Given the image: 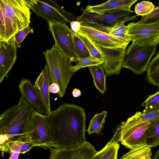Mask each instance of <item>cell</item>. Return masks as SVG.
I'll return each instance as SVG.
<instances>
[{"label": "cell", "instance_id": "7402d4cb", "mask_svg": "<svg viewBox=\"0 0 159 159\" xmlns=\"http://www.w3.org/2000/svg\"><path fill=\"white\" fill-rule=\"evenodd\" d=\"M146 78L150 84L159 87V51L147 69Z\"/></svg>", "mask_w": 159, "mask_h": 159}, {"label": "cell", "instance_id": "ab89813d", "mask_svg": "<svg viewBox=\"0 0 159 159\" xmlns=\"http://www.w3.org/2000/svg\"><path fill=\"white\" fill-rule=\"evenodd\" d=\"M152 159H159V150L157 151L154 157Z\"/></svg>", "mask_w": 159, "mask_h": 159}, {"label": "cell", "instance_id": "8d00e7d4", "mask_svg": "<svg viewBox=\"0 0 159 159\" xmlns=\"http://www.w3.org/2000/svg\"><path fill=\"white\" fill-rule=\"evenodd\" d=\"M71 30L75 33L78 32L80 30L81 23L78 21H73L70 23Z\"/></svg>", "mask_w": 159, "mask_h": 159}, {"label": "cell", "instance_id": "8fae6325", "mask_svg": "<svg viewBox=\"0 0 159 159\" xmlns=\"http://www.w3.org/2000/svg\"><path fill=\"white\" fill-rule=\"evenodd\" d=\"M94 45L102 57L104 62L102 65L106 75L108 76L119 75L126 53V48H108Z\"/></svg>", "mask_w": 159, "mask_h": 159}, {"label": "cell", "instance_id": "603a6c76", "mask_svg": "<svg viewBox=\"0 0 159 159\" xmlns=\"http://www.w3.org/2000/svg\"><path fill=\"white\" fill-rule=\"evenodd\" d=\"M120 145L110 142L100 151L98 152L91 159H117Z\"/></svg>", "mask_w": 159, "mask_h": 159}, {"label": "cell", "instance_id": "277c9868", "mask_svg": "<svg viewBox=\"0 0 159 159\" xmlns=\"http://www.w3.org/2000/svg\"><path fill=\"white\" fill-rule=\"evenodd\" d=\"M46 61L51 83H56L59 88L57 93L62 98L70 79L74 75L73 67L70 59L55 44L50 49L43 52Z\"/></svg>", "mask_w": 159, "mask_h": 159}, {"label": "cell", "instance_id": "e575fe53", "mask_svg": "<svg viewBox=\"0 0 159 159\" xmlns=\"http://www.w3.org/2000/svg\"><path fill=\"white\" fill-rule=\"evenodd\" d=\"M124 121H122L121 123L118 125L116 127V130L114 133V135L110 141L112 143H118L119 142L121 141L122 133V127Z\"/></svg>", "mask_w": 159, "mask_h": 159}, {"label": "cell", "instance_id": "52a82bcc", "mask_svg": "<svg viewBox=\"0 0 159 159\" xmlns=\"http://www.w3.org/2000/svg\"><path fill=\"white\" fill-rule=\"evenodd\" d=\"M34 147H52L53 139L45 115L36 111L32 122L25 136Z\"/></svg>", "mask_w": 159, "mask_h": 159}, {"label": "cell", "instance_id": "ffe728a7", "mask_svg": "<svg viewBox=\"0 0 159 159\" xmlns=\"http://www.w3.org/2000/svg\"><path fill=\"white\" fill-rule=\"evenodd\" d=\"M92 74L94 84L97 89L102 94L107 90L106 84V75L102 64L90 66L88 67Z\"/></svg>", "mask_w": 159, "mask_h": 159}, {"label": "cell", "instance_id": "f546056e", "mask_svg": "<svg viewBox=\"0 0 159 159\" xmlns=\"http://www.w3.org/2000/svg\"><path fill=\"white\" fill-rule=\"evenodd\" d=\"M154 8L155 5L152 2L148 1H143L138 3L134 9L135 12L137 16H143L151 13Z\"/></svg>", "mask_w": 159, "mask_h": 159}, {"label": "cell", "instance_id": "f1b7e54d", "mask_svg": "<svg viewBox=\"0 0 159 159\" xmlns=\"http://www.w3.org/2000/svg\"><path fill=\"white\" fill-rule=\"evenodd\" d=\"M75 34L84 43L89 51L91 56L104 62L100 52L89 39L85 35L81 33L78 32Z\"/></svg>", "mask_w": 159, "mask_h": 159}, {"label": "cell", "instance_id": "f35d334b", "mask_svg": "<svg viewBox=\"0 0 159 159\" xmlns=\"http://www.w3.org/2000/svg\"><path fill=\"white\" fill-rule=\"evenodd\" d=\"M72 95L75 98L79 97L81 95V91L77 89H75L72 92Z\"/></svg>", "mask_w": 159, "mask_h": 159}, {"label": "cell", "instance_id": "4316f807", "mask_svg": "<svg viewBox=\"0 0 159 159\" xmlns=\"http://www.w3.org/2000/svg\"><path fill=\"white\" fill-rule=\"evenodd\" d=\"M72 39L75 51L78 58H85L91 56L84 43L74 32L72 34Z\"/></svg>", "mask_w": 159, "mask_h": 159}, {"label": "cell", "instance_id": "d6a6232c", "mask_svg": "<svg viewBox=\"0 0 159 159\" xmlns=\"http://www.w3.org/2000/svg\"><path fill=\"white\" fill-rule=\"evenodd\" d=\"M24 140V139L20 138L11 142L9 147V159H18L20 154V148Z\"/></svg>", "mask_w": 159, "mask_h": 159}, {"label": "cell", "instance_id": "2e32d148", "mask_svg": "<svg viewBox=\"0 0 159 159\" xmlns=\"http://www.w3.org/2000/svg\"><path fill=\"white\" fill-rule=\"evenodd\" d=\"M18 87L21 96L30 103L36 111L45 115L49 113L43 104L37 89L32 84L29 79L22 78Z\"/></svg>", "mask_w": 159, "mask_h": 159}, {"label": "cell", "instance_id": "1f68e13d", "mask_svg": "<svg viewBox=\"0 0 159 159\" xmlns=\"http://www.w3.org/2000/svg\"><path fill=\"white\" fill-rule=\"evenodd\" d=\"M153 23H159V5L155 7L153 11L148 15L142 16L137 24H146Z\"/></svg>", "mask_w": 159, "mask_h": 159}, {"label": "cell", "instance_id": "30bf717a", "mask_svg": "<svg viewBox=\"0 0 159 159\" xmlns=\"http://www.w3.org/2000/svg\"><path fill=\"white\" fill-rule=\"evenodd\" d=\"M49 30L55 41V44L71 62L78 63V58L75 53L73 43V31L66 23L48 22Z\"/></svg>", "mask_w": 159, "mask_h": 159}, {"label": "cell", "instance_id": "ac0fdd59", "mask_svg": "<svg viewBox=\"0 0 159 159\" xmlns=\"http://www.w3.org/2000/svg\"><path fill=\"white\" fill-rule=\"evenodd\" d=\"M50 84L48 69L46 64L37 79L34 85L37 89L41 98L49 113L52 111L50 100Z\"/></svg>", "mask_w": 159, "mask_h": 159}, {"label": "cell", "instance_id": "d6986e66", "mask_svg": "<svg viewBox=\"0 0 159 159\" xmlns=\"http://www.w3.org/2000/svg\"><path fill=\"white\" fill-rule=\"evenodd\" d=\"M93 26L97 29L112 35L127 44L130 41L126 34L127 27L124 22H118L111 26L98 25Z\"/></svg>", "mask_w": 159, "mask_h": 159}, {"label": "cell", "instance_id": "9a60e30c", "mask_svg": "<svg viewBox=\"0 0 159 159\" xmlns=\"http://www.w3.org/2000/svg\"><path fill=\"white\" fill-rule=\"evenodd\" d=\"M17 48L15 35L7 41H0V83L3 81L16 62Z\"/></svg>", "mask_w": 159, "mask_h": 159}, {"label": "cell", "instance_id": "7c38bea8", "mask_svg": "<svg viewBox=\"0 0 159 159\" xmlns=\"http://www.w3.org/2000/svg\"><path fill=\"white\" fill-rule=\"evenodd\" d=\"M150 124V121H146L129 125L124 122L122 127L121 144L130 150L146 145L145 133Z\"/></svg>", "mask_w": 159, "mask_h": 159}, {"label": "cell", "instance_id": "3957f363", "mask_svg": "<svg viewBox=\"0 0 159 159\" xmlns=\"http://www.w3.org/2000/svg\"><path fill=\"white\" fill-rule=\"evenodd\" d=\"M24 0H0V41L30 25L31 13Z\"/></svg>", "mask_w": 159, "mask_h": 159}, {"label": "cell", "instance_id": "4dcf8cb0", "mask_svg": "<svg viewBox=\"0 0 159 159\" xmlns=\"http://www.w3.org/2000/svg\"><path fill=\"white\" fill-rule=\"evenodd\" d=\"M103 62L91 56L85 58H78L77 64L73 67L74 71L75 72L82 68L102 64Z\"/></svg>", "mask_w": 159, "mask_h": 159}, {"label": "cell", "instance_id": "ba28073f", "mask_svg": "<svg viewBox=\"0 0 159 159\" xmlns=\"http://www.w3.org/2000/svg\"><path fill=\"white\" fill-rule=\"evenodd\" d=\"M126 27V34L130 41L139 45H157L159 42V23L139 25L131 22Z\"/></svg>", "mask_w": 159, "mask_h": 159}, {"label": "cell", "instance_id": "4fadbf2b", "mask_svg": "<svg viewBox=\"0 0 159 159\" xmlns=\"http://www.w3.org/2000/svg\"><path fill=\"white\" fill-rule=\"evenodd\" d=\"M78 32L85 35L94 44L108 48L126 47L128 44L108 33L97 29L93 26L81 23Z\"/></svg>", "mask_w": 159, "mask_h": 159}, {"label": "cell", "instance_id": "cb8c5ba5", "mask_svg": "<svg viewBox=\"0 0 159 159\" xmlns=\"http://www.w3.org/2000/svg\"><path fill=\"white\" fill-rule=\"evenodd\" d=\"M151 147L147 144L131 150L120 159H152Z\"/></svg>", "mask_w": 159, "mask_h": 159}, {"label": "cell", "instance_id": "836d02e7", "mask_svg": "<svg viewBox=\"0 0 159 159\" xmlns=\"http://www.w3.org/2000/svg\"><path fill=\"white\" fill-rule=\"evenodd\" d=\"M33 32V28L30 25L16 33L15 36L17 45L20 44L28 34Z\"/></svg>", "mask_w": 159, "mask_h": 159}, {"label": "cell", "instance_id": "6da1fadb", "mask_svg": "<svg viewBox=\"0 0 159 159\" xmlns=\"http://www.w3.org/2000/svg\"><path fill=\"white\" fill-rule=\"evenodd\" d=\"M55 148H75L85 142L84 110L75 104L64 103L45 115Z\"/></svg>", "mask_w": 159, "mask_h": 159}, {"label": "cell", "instance_id": "d590c367", "mask_svg": "<svg viewBox=\"0 0 159 159\" xmlns=\"http://www.w3.org/2000/svg\"><path fill=\"white\" fill-rule=\"evenodd\" d=\"M34 147L28 139H25L24 140L21 147L20 153L24 154Z\"/></svg>", "mask_w": 159, "mask_h": 159}, {"label": "cell", "instance_id": "8992f818", "mask_svg": "<svg viewBox=\"0 0 159 159\" xmlns=\"http://www.w3.org/2000/svg\"><path fill=\"white\" fill-rule=\"evenodd\" d=\"M30 8L37 16L48 22L70 23L76 19L75 15L64 10L56 1L34 0Z\"/></svg>", "mask_w": 159, "mask_h": 159}, {"label": "cell", "instance_id": "5b68a950", "mask_svg": "<svg viewBox=\"0 0 159 159\" xmlns=\"http://www.w3.org/2000/svg\"><path fill=\"white\" fill-rule=\"evenodd\" d=\"M157 47L143 46L132 42L126 50L122 68L129 69L136 75L142 74L146 71Z\"/></svg>", "mask_w": 159, "mask_h": 159}, {"label": "cell", "instance_id": "9c48e42d", "mask_svg": "<svg viewBox=\"0 0 159 159\" xmlns=\"http://www.w3.org/2000/svg\"><path fill=\"white\" fill-rule=\"evenodd\" d=\"M81 9L83 12L82 14L76 17V20L81 23L89 25L111 26L118 22L125 23L129 21L136 20L138 18L137 15H131L134 12L127 11L122 10L99 14L89 12L84 9L81 8Z\"/></svg>", "mask_w": 159, "mask_h": 159}, {"label": "cell", "instance_id": "484cf974", "mask_svg": "<svg viewBox=\"0 0 159 159\" xmlns=\"http://www.w3.org/2000/svg\"><path fill=\"white\" fill-rule=\"evenodd\" d=\"M159 116V110L148 113L137 111L134 115L128 118L125 122V124L129 125H135L143 122L150 121Z\"/></svg>", "mask_w": 159, "mask_h": 159}, {"label": "cell", "instance_id": "5bb4252c", "mask_svg": "<svg viewBox=\"0 0 159 159\" xmlns=\"http://www.w3.org/2000/svg\"><path fill=\"white\" fill-rule=\"evenodd\" d=\"M48 148L50 150L49 159H91L98 152L87 141L75 148Z\"/></svg>", "mask_w": 159, "mask_h": 159}, {"label": "cell", "instance_id": "d4e9b609", "mask_svg": "<svg viewBox=\"0 0 159 159\" xmlns=\"http://www.w3.org/2000/svg\"><path fill=\"white\" fill-rule=\"evenodd\" d=\"M107 114V112L106 111L95 114L90 120L86 131L89 134L93 133L102 134L101 131L106 121Z\"/></svg>", "mask_w": 159, "mask_h": 159}, {"label": "cell", "instance_id": "7a4b0ae2", "mask_svg": "<svg viewBox=\"0 0 159 159\" xmlns=\"http://www.w3.org/2000/svg\"><path fill=\"white\" fill-rule=\"evenodd\" d=\"M36 111L21 96L17 104L6 109L0 116V143L25 139Z\"/></svg>", "mask_w": 159, "mask_h": 159}, {"label": "cell", "instance_id": "44dd1931", "mask_svg": "<svg viewBox=\"0 0 159 159\" xmlns=\"http://www.w3.org/2000/svg\"><path fill=\"white\" fill-rule=\"evenodd\" d=\"M145 135L147 144L151 147L159 145V116L150 121Z\"/></svg>", "mask_w": 159, "mask_h": 159}, {"label": "cell", "instance_id": "83f0119b", "mask_svg": "<svg viewBox=\"0 0 159 159\" xmlns=\"http://www.w3.org/2000/svg\"><path fill=\"white\" fill-rule=\"evenodd\" d=\"M145 109L143 113H148L159 110V90L155 93L148 96L142 103Z\"/></svg>", "mask_w": 159, "mask_h": 159}, {"label": "cell", "instance_id": "74e56055", "mask_svg": "<svg viewBox=\"0 0 159 159\" xmlns=\"http://www.w3.org/2000/svg\"><path fill=\"white\" fill-rule=\"evenodd\" d=\"M49 91L50 93H58L59 91V88L56 83H52L49 86Z\"/></svg>", "mask_w": 159, "mask_h": 159}, {"label": "cell", "instance_id": "e0dca14e", "mask_svg": "<svg viewBox=\"0 0 159 159\" xmlns=\"http://www.w3.org/2000/svg\"><path fill=\"white\" fill-rule=\"evenodd\" d=\"M137 1L110 0L98 5H88L85 9L89 12L99 14L122 10L134 12L131 10V7Z\"/></svg>", "mask_w": 159, "mask_h": 159}]
</instances>
